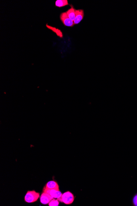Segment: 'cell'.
<instances>
[{"label": "cell", "mask_w": 137, "mask_h": 206, "mask_svg": "<svg viewBox=\"0 0 137 206\" xmlns=\"http://www.w3.org/2000/svg\"><path fill=\"white\" fill-rule=\"evenodd\" d=\"M40 194L35 190L28 191L25 195L24 200L27 203H33L38 200Z\"/></svg>", "instance_id": "cell-1"}, {"label": "cell", "mask_w": 137, "mask_h": 206, "mask_svg": "<svg viewBox=\"0 0 137 206\" xmlns=\"http://www.w3.org/2000/svg\"><path fill=\"white\" fill-rule=\"evenodd\" d=\"M57 199L60 202H63L66 205H70L74 200V197L71 192L67 191L63 194L60 198Z\"/></svg>", "instance_id": "cell-2"}, {"label": "cell", "mask_w": 137, "mask_h": 206, "mask_svg": "<svg viewBox=\"0 0 137 206\" xmlns=\"http://www.w3.org/2000/svg\"><path fill=\"white\" fill-rule=\"evenodd\" d=\"M60 19L61 20L65 26L68 27H72L74 25V22L67 16V13H63L60 14Z\"/></svg>", "instance_id": "cell-3"}, {"label": "cell", "mask_w": 137, "mask_h": 206, "mask_svg": "<svg viewBox=\"0 0 137 206\" xmlns=\"http://www.w3.org/2000/svg\"><path fill=\"white\" fill-rule=\"evenodd\" d=\"M43 192L48 193L54 198L59 199L62 196V194L60 190H55V189H46L45 187L43 189Z\"/></svg>", "instance_id": "cell-4"}, {"label": "cell", "mask_w": 137, "mask_h": 206, "mask_svg": "<svg viewBox=\"0 0 137 206\" xmlns=\"http://www.w3.org/2000/svg\"><path fill=\"white\" fill-rule=\"evenodd\" d=\"M76 12V17L74 23V25L79 24L83 18L84 16V13L83 10H75Z\"/></svg>", "instance_id": "cell-5"}, {"label": "cell", "mask_w": 137, "mask_h": 206, "mask_svg": "<svg viewBox=\"0 0 137 206\" xmlns=\"http://www.w3.org/2000/svg\"><path fill=\"white\" fill-rule=\"evenodd\" d=\"M54 198L45 192L42 194L40 198L41 202L44 205L48 204Z\"/></svg>", "instance_id": "cell-6"}, {"label": "cell", "mask_w": 137, "mask_h": 206, "mask_svg": "<svg viewBox=\"0 0 137 206\" xmlns=\"http://www.w3.org/2000/svg\"><path fill=\"white\" fill-rule=\"evenodd\" d=\"M45 187L46 189H55V190H60L59 185L56 181H48Z\"/></svg>", "instance_id": "cell-7"}, {"label": "cell", "mask_w": 137, "mask_h": 206, "mask_svg": "<svg viewBox=\"0 0 137 206\" xmlns=\"http://www.w3.org/2000/svg\"><path fill=\"white\" fill-rule=\"evenodd\" d=\"M75 10H75L74 8L72 6H71V8L69 9V10H68L66 12L68 17L73 22L74 20L75 17H76V12H75Z\"/></svg>", "instance_id": "cell-8"}, {"label": "cell", "mask_w": 137, "mask_h": 206, "mask_svg": "<svg viewBox=\"0 0 137 206\" xmlns=\"http://www.w3.org/2000/svg\"><path fill=\"white\" fill-rule=\"evenodd\" d=\"M46 26L47 27V28L51 30L53 32L56 33V35H57V36H58V37H60V38H63V34L62 32L59 29H57L56 28L49 26V25H48V24H46Z\"/></svg>", "instance_id": "cell-9"}, {"label": "cell", "mask_w": 137, "mask_h": 206, "mask_svg": "<svg viewBox=\"0 0 137 206\" xmlns=\"http://www.w3.org/2000/svg\"><path fill=\"white\" fill-rule=\"evenodd\" d=\"M55 5L57 7H61L68 5L67 0H57L55 3Z\"/></svg>", "instance_id": "cell-10"}, {"label": "cell", "mask_w": 137, "mask_h": 206, "mask_svg": "<svg viewBox=\"0 0 137 206\" xmlns=\"http://www.w3.org/2000/svg\"><path fill=\"white\" fill-rule=\"evenodd\" d=\"M59 201L57 199L55 200V199H53L51 200L49 203H48V206H58L59 205Z\"/></svg>", "instance_id": "cell-11"}, {"label": "cell", "mask_w": 137, "mask_h": 206, "mask_svg": "<svg viewBox=\"0 0 137 206\" xmlns=\"http://www.w3.org/2000/svg\"><path fill=\"white\" fill-rule=\"evenodd\" d=\"M133 203L134 206H137V193L133 197Z\"/></svg>", "instance_id": "cell-12"}]
</instances>
